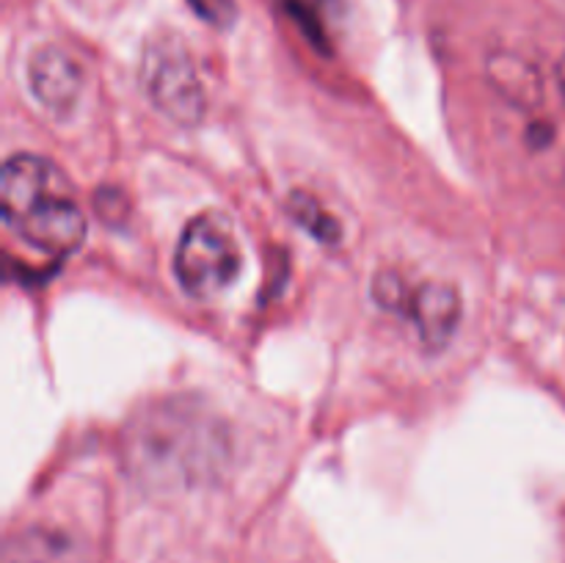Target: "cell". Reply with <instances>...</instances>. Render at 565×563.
Instances as JSON below:
<instances>
[{"mask_svg":"<svg viewBox=\"0 0 565 563\" xmlns=\"http://www.w3.org/2000/svg\"><path fill=\"white\" fill-rule=\"evenodd\" d=\"M373 296L379 298L381 307L401 309L406 318H412L428 346H445L461 315L456 290L445 285H430V282L417 290H408L401 276H379Z\"/></svg>","mask_w":565,"mask_h":563,"instance_id":"5b68a950","label":"cell"},{"mask_svg":"<svg viewBox=\"0 0 565 563\" xmlns=\"http://www.w3.org/2000/svg\"><path fill=\"white\" fill-rule=\"evenodd\" d=\"M241 268V243L224 215L202 213L188 221L174 254V274L188 296H218L237 279Z\"/></svg>","mask_w":565,"mask_h":563,"instance_id":"3957f363","label":"cell"},{"mask_svg":"<svg viewBox=\"0 0 565 563\" xmlns=\"http://www.w3.org/2000/svg\"><path fill=\"white\" fill-rule=\"evenodd\" d=\"M141 81L149 99L169 119L180 125H196L204 114V94L191 55L180 39H154L143 53Z\"/></svg>","mask_w":565,"mask_h":563,"instance_id":"277c9868","label":"cell"},{"mask_svg":"<svg viewBox=\"0 0 565 563\" xmlns=\"http://www.w3.org/2000/svg\"><path fill=\"white\" fill-rule=\"evenodd\" d=\"M290 210H292V215H296L298 224L307 226V230L312 232L318 241H323V243L340 241V224L331 219L329 210H326L315 196L296 191L290 199Z\"/></svg>","mask_w":565,"mask_h":563,"instance_id":"ba28073f","label":"cell"},{"mask_svg":"<svg viewBox=\"0 0 565 563\" xmlns=\"http://www.w3.org/2000/svg\"><path fill=\"white\" fill-rule=\"evenodd\" d=\"M31 88L39 103L50 110L66 114L83 92V72L77 61L61 47H42L28 66Z\"/></svg>","mask_w":565,"mask_h":563,"instance_id":"8992f818","label":"cell"},{"mask_svg":"<svg viewBox=\"0 0 565 563\" xmlns=\"http://www.w3.org/2000/svg\"><path fill=\"white\" fill-rule=\"evenodd\" d=\"M224 425L199 403L158 401L130 419L127 469L149 489H185L218 475L226 461Z\"/></svg>","mask_w":565,"mask_h":563,"instance_id":"6da1fadb","label":"cell"},{"mask_svg":"<svg viewBox=\"0 0 565 563\" xmlns=\"http://www.w3.org/2000/svg\"><path fill=\"white\" fill-rule=\"evenodd\" d=\"M202 20L213 22V25H226L235 17V3L232 0H188Z\"/></svg>","mask_w":565,"mask_h":563,"instance_id":"9c48e42d","label":"cell"},{"mask_svg":"<svg viewBox=\"0 0 565 563\" xmlns=\"http://www.w3.org/2000/svg\"><path fill=\"white\" fill-rule=\"evenodd\" d=\"M279 3L315 47H331L337 17H340V0H279Z\"/></svg>","mask_w":565,"mask_h":563,"instance_id":"52a82bcc","label":"cell"},{"mask_svg":"<svg viewBox=\"0 0 565 563\" xmlns=\"http://www.w3.org/2000/svg\"><path fill=\"white\" fill-rule=\"evenodd\" d=\"M0 210L9 230L50 257H66L86 235L83 210L61 188V177L36 155H14L0 174Z\"/></svg>","mask_w":565,"mask_h":563,"instance_id":"7a4b0ae2","label":"cell"},{"mask_svg":"<svg viewBox=\"0 0 565 563\" xmlns=\"http://www.w3.org/2000/svg\"><path fill=\"white\" fill-rule=\"evenodd\" d=\"M561 88H563V99H565V59L561 64Z\"/></svg>","mask_w":565,"mask_h":563,"instance_id":"30bf717a","label":"cell"}]
</instances>
